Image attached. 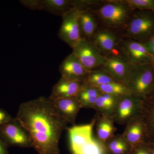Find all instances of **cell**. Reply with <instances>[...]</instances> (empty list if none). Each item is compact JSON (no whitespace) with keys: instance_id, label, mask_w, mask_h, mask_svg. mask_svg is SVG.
<instances>
[{"instance_id":"obj_5","label":"cell","mask_w":154,"mask_h":154,"mask_svg":"<svg viewBox=\"0 0 154 154\" xmlns=\"http://www.w3.org/2000/svg\"><path fill=\"white\" fill-rule=\"evenodd\" d=\"M84 8L75 7L64 14L58 33L59 38L73 48L82 39L80 31L79 19Z\"/></svg>"},{"instance_id":"obj_30","label":"cell","mask_w":154,"mask_h":154,"mask_svg":"<svg viewBox=\"0 0 154 154\" xmlns=\"http://www.w3.org/2000/svg\"><path fill=\"white\" fill-rule=\"evenodd\" d=\"M143 43L149 52L154 57V36Z\"/></svg>"},{"instance_id":"obj_13","label":"cell","mask_w":154,"mask_h":154,"mask_svg":"<svg viewBox=\"0 0 154 154\" xmlns=\"http://www.w3.org/2000/svg\"><path fill=\"white\" fill-rule=\"evenodd\" d=\"M139 116L145 128V143L154 144V89L152 92L143 99Z\"/></svg>"},{"instance_id":"obj_28","label":"cell","mask_w":154,"mask_h":154,"mask_svg":"<svg viewBox=\"0 0 154 154\" xmlns=\"http://www.w3.org/2000/svg\"><path fill=\"white\" fill-rule=\"evenodd\" d=\"M129 154H151L147 144H141L133 147Z\"/></svg>"},{"instance_id":"obj_29","label":"cell","mask_w":154,"mask_h":154,"mask_svg":"<svg viewBox=\"0 0 154 154\" xmlns=\"http://www.w3.org/2000/svg\"><path fill=\"white\" fill-rule=\"evenodd\" d=\"M14 118L7 111L0 108V128L13 120Z\"/></svg>"},{"instance_id":"obj_18","label":"cell","mask_w":154,"mask_h":154,"mask_svg":"<svg viewBox=\"0 0 154 154\" xmlns=\"http://www.w3.org/2000/svg\"><path fill=\"white\" fill-rule=\"evenodd\" d=\"M79 1L69 0H38V9L44 10L54 14L62 17L74 7L78 6Z\"/></svg>"},{"instance_id":"obj_14","label":"cell","mask_w":154,"mask_h":154,"mask_svg":"<svg viewBox=\"0 0 154 154\" xmlns=\"http://www.w3.org/2000/svg\"><path fill=\"white\" fill-rule=\"evenodd\" d=\"M50 98L59 113L69 123L75 125L77 115L82 108L77 97Z\"/></svg>"},{"instance_id":"obj_12","label":"cell","mask_w":154,"mask_h":154,"mask_svg":"<svg viewBox=\"0 0 154 154\" xmlns=\"http://www.w3.org/2000/svg\"><path fill=\"white\" fill-rule=\"evenodd\" d=\"M62 78L70 81L83 82L88 71L76 57L71 53L63 61L59 67Z\"/></svg>"},{"instance_id":"obj_24","label":"cell","mask_w":154,"mask_h":154,"mask_svg":"<svg viewBox=\"0 0 154 154\" xmlns=\"http://www.w3.org/2000/svg\"><path fill=\"white\" fill-rule=\"evenodd\" d=\"M96 88L103 94H110L118 97L132 95L125 85L117 82L108 83Z\"/></svg>"},{"instance_id":"obj_20","label":"cell","mask_w":154,"mask_h":154,"mask_svg":"<svg viewBox=\"0 0 154 154\" xmlns=\"http://www.w3.org/2000/svg\"><path fill=\"white\" fill-rule=\"evenodd\" d=\"M112 119L105 116H98L96 117L97 139L104 144L115 135L116 128Z\"/></svg>"},{"instance_id":"obj_33","label":"cell","mask_w":154,"mask_h":154,"mask_svg":"<svg viewBox=\"0 0 154 154\" xmlns=\"http://www.w3.org/2000/svg\"><path fill=\"white\" fill-rule=\"evenodd\" d=\"M151 64L152 66L153 69L154 70V58Z\"/></svg>"},{"instance_id":"obj_19","label":"cell","mask_w":154,"mask_h":154,"mask_svg":"<svg viewBox=\"0 0 154 154\" xmlns=\"http://www.w3.org/2000/svg\"><path fill=\"white\" fill-rule=\"evenodd\" d=\"M79 23L82 37L91 41L97 30V22L93 12L88 8L83 9L80 14Z\"/></svg>"},{"instance_id":"obj_22","label":"cell","mask_w":154,"mask_h":154,"mask_svg":"<svg viewBox=\"0 0 154 154\" xmlns=\"http://www.w3.org/2000/svg\"><path fill=\"white\" fill-rule=\"evenodd\" d=\"M101 94L98 88L83 83L77 98L81 103L82 108L94 109L96 100Z\"/></svg>"},{"instance_id":"obj_8","label":"cell","mask_w":154,"mask_h":154,"mask_svg":"<svg viewBox=\"0 0 154 154\" xmlns=\"http://www.w3.org/2000/svg\"><path fill=\"white\" fill-rule=\"evenodd\" d=\"M118 47L124 58L131 65L152 63L154 57L143 43L127 38L119 42Z\"/></svg>"},{"instance_id":"obj_15","label":"cell","mask_w":154,"mask_h":154,"mask_svg":"<svg viewBox=\"0 0 154 154\" xmlns=\"http://www.w3.org/2000/svg\"><path fill=\"white\" fill-rule=\"evenodd\" d=\"M91 42L102 55L107 57L118 46L119 41L117 36L112 31L100 29L96 30Z\"/></svg>"},{"instance_id":"obj_31","label":"cell","mask_w":154,"mask_h":154,"mask_svg":"<svg viewBox=\"0 0 154 154\" xmlns=\"http://www.w3.org/2000/svg\"><path fill=\"white\" fill-rule=\"evenodd\" d=\"M9 147L0 137V154H9Z\"/></svg>"},{"instance_id":"obj_7","label":"cell","mask_w":154,"mask_h":154,"mask_svg":"<svg viewBox=\"0 0 154 154\" xmlns=\"http://www.w3.org/2000/svg\"><path fill=\"white\" fill-rule=\"evenodd\" d=\"M142 104V99L132 95L119 99L111 118L114 122L125 125L138 116Z\"/></svg>"},{"instance_id":"obj_4","label":"cell","mask_w":154,"mask_h":154,"mask_svg":"<svg viewBox=\"0 0 154 154\" xmlns=\"http://www.w3.org/2000/svg\"><path fill=\"white\" fill-rule=\"evenodd\" d=\"M132 11L123 0L110 1L102 5L96 14L109 28H125Z\"/></svg>"},{"instance_id":"obj_21","label":"cell","mask_w":154,"mask_h":154,"mask_svg":"<svg viewBox=\"0 0 154 154\" xmlns=\"http://www.w3.org/2000/svg\"><path fill=\"white\" fill-rule=\"evenodd\" d=\"M104 145L106 154H129L132 149L122 134L114 135Z\"/></svg>"},{"instance_id":"obj_2","label":"cell","mask_w":154,"mask_h":154,"mask_svg":"<svg viewBox=\"0 0 154 154\" xmlns=\"http://www.w3.org/2000/svg\"><path fill=\"white\" fill-rule=\"evenodd\" d=\"M127 38L144 43L154 36V13L134 10L125 27Z\"/></svg>"},{"instance_id":"obj_32","label":"cell","mask_w":154,"mask_h":154,"mask_svg":"<svg viewBox=\"0 0 154 154\" xmlns=\"http://www.w3.org/2000/svg\"><path fill=\"white\" fill-rule=\"evenodd\" d=\"M148 146L151 154H154V144L153 143H146Z\"/></svg>"},{"instance_id":"obj_17","label":"cell","mask_w":154,"mask_h":154,"mask_svg":"<svg viewBox=\"0 0 154 154\" xmlns=\"http://www.w3.org/2000/svg\"><path fill=\"white\" fill-rule=\"evenodd\" d=\"M83 82L76 81H68L61 77L54 86L51 98H71L77 97L79 93Z\"/></svg>"},{"instance_id":"obj_25","label":"cell","mask_w":154,"mask_h":154,"mask_svg":"<svg viewBox=\"0 0 154 154\" xmlns=\"http://www.w3.org/2000/svg\"><path fill=\"white\" fill-rule=\"evenodd\" d=\"M133 11H151L154 13V0H123Z\"/></svg>"},{"instance_id":"obj_9","label":"cell","mask_w":154,"mask_h":154,"mask_svg":"<svg viewBox=\"0 0 154 154\" xmlns=\"http://www.w3.org/2000/svg\"><path fill=\"white\" fill-rule=\"evenodd\" d=\"M0 137L9 147H32L28 133L14 118L0 128Z\"/></svg>"},{"instance_id":"obj_6","label":"cell","mask_w":154,"mask_h":154,"mask_svg":"<svg viewBox=\"0 0 154 154\" xmlns=\"http://www.w3.org/2000/svg\"><path fill=\"white\" fill-rule=\"evenodd\" d=\"M72 49V53L88 71L102 67L106 60V57L100 53L94 45L85 38H83Z\"/></svg>"},{"instance_id":"obj_1","label":"cell","mask_w":154,"mask_h":154,"mask_svg":"<svg viewBox=\"0 0 154 154\" xmlns=\"http://www.w3.org/2000/svg\"><path fill=\"white\" fill-rule=\"evenodd\" d=\"M27 132L38 154H60L59 142L68 122L59 113L49 97L23 102L14 118Z\"/></svg>"},{"instance_id":"obj_11","label":"cell","mask_w":154,"mask_h":154,"mask_svg":"<svg viewBox=\"0 0 154 154\" xmlns=\"http://www.w3.org/2000/svg\"><path fill=\"white\" fill-rule=\"evenodd\" d=\"M132 65L124 59L116 55L106 57V60L102 67L116 82L125 85L129 76Z\"/></svg>"},{"instance_id":"obj_27","label":"cell","mask_w":154,"mask_h":154,"mask_svg":"<svg viewBox=\"0 0 154 154\" xmlns=\"http://www.w3.org/2000/svg\"><path fill=\"white\" fill-rule=\"evenodd\" d=\"M94 109L97 111L99 115L105 116L111 118L115 109L107 104L102 97L101 94L96 100Z\"/></svg>"},{"instance_id":"obj_10","label":"cell","mask_w":154,"mask_h":154,"mask_svg":"<svg viewBox=\"0 0 154 154\" xmlns=\"http://www.w3.org/2000/svg\"><path fill=\"white\" fill-rule=\"evenodd\" d=\"M96 122V118H95L88 124L82 125H75L71 127L67 128L72 154H79L83 147L93 139V129Z\"/></svg>"},{"instance_id":"obj_23","label":"cell","mask_w":154,"mask_h":154,"mask_svg":"<svg viewBox=\"0 0 154 154\" xmlns=\"http://www.w3.org/2000/svg\"><path fill=\"white\" fill-rule=\"evenodd\" d=\"M115 82L116 81L102 69H96L89 72L83 83L89 85L97 87Z\"/></svg>"},{"instance_id":"obj_3","label":"cell","mask_w":154,"mask_h":154,"mask_svg":"<svg viewBox=\"0 0 154 154\" xmlns=\"http://www.w3.org/2000/svg\"><path fill=\"white\" fill-rule=\"evenodd\" d=\"M131 94L143 99L154 89V70L151 63L132 65L125 85Z\"/></svg>"},{"instance_id":"obj_16","label":"cell","mask_w":154,"mask_h":154,"mask_svg":"<svg viewBox=\"0 0 154 154\" xmlns=\"http://www.w3.org/2000/svg\"><path fill=\"white\" fill-rule=\"evenodd\" d=\"M122 134L132 148L145 143V128L141 119L137 116L130 120Z\"/></svg>"},{"instance_id":"obj_26","label":"cell","mask_w":154,"mask_h":154,"mask_svg":"<svg viewBox=\"0 0 154 154\" xmlns=\"http://www.w3.org/2000/svg\"><path fill=\"white\" fill-rule=\"evenodd\" d=\"M79 154H106V152L104 144L94 137L91 141L83 147Z\"/></svg>"}]
</instances>
